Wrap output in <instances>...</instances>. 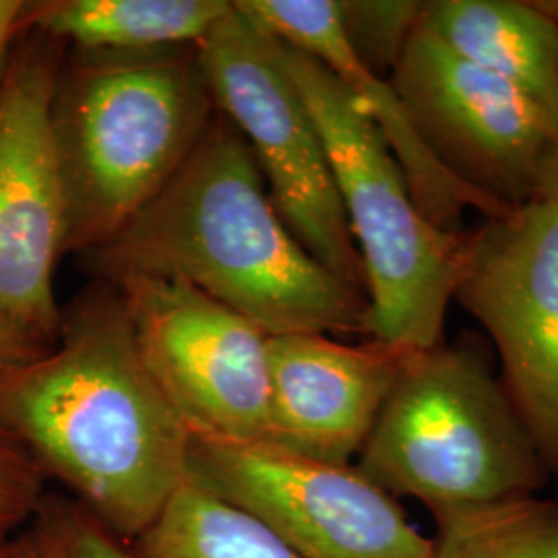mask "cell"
Here are the masks:
<instances>
[{"label":"cell","instance_id":"4fadbf2b","mask_svg":"<svg viewBox=\"0 0 558 558\" xmlns=\"http://www.w3.org/2000/svg\"><path fill=\"white\" fill-rule=\"evenodd\" d=\"M236 7L279 40L319 60L350 89L391 147L426 220L445 232H463L465 209H476L484 218L509 211L463 186L433 158L389 80L366 69L352 50L338 0H239Z\"/></svg>","mask_w":558,"mask_h":558},{"label":"cell","instance_id":"ac0fdd59","mask_svg":"<svg viewBox=\"0 0 558 558\" xmlns=\"http://www.w3.org/2000/svg\"><path fill=\"white\" fill-rule=\"evenodd\" d=\"M338 4L343 34L356 57L375 75L389 80L418 27L426 2L338 0Z\"/></svg>","mask_w":558,"mask_h":558},{"label":"cell","instance_id":"9a60e30c","mask_svg":"<svg viewBox=\"0 0 558 558\" xmlns=\"http://www.w3.org/2000/svg\"><path fill=\"white\" fill-rule=\"evenodd\" d=\"M228 0H41L25 2L34 29L81 52H149L195 46L230 11Z\"/></svg>","mask_w":558,"mask_h":558},{"label":"cell","instance_id":"603a6c76","mask_svg":"<svg viewBox=\"0 0 558 558\" xmlns=\"http://www.w3.org/2000/svg\"><path fill=\"white\" fill-rule=\"evenodd\" d=\"M23 13V0H0V77L15 44L25 34Z\"/></svg>","mask_w":558,"mask_h":558},{"label":"cell","instance_id":"2e32d148","mask_svg":"<svg viewBox=\"0 0 558 558\" xmlns=\"http://www.w3.org/2000/svg\"><path fill=\"white\" fill-rule=\"evenodd\" d=\"M129 546L135 558H299L263 521L193 478Z\"/></svg>","mask_w":558,"mask_h":558},{"label":"cell","instance_id":"8fae6325","mask_svg":"<svg viewBox=\"0 0 558 558\" xmlns=\"http://www.w3.org/2000/svg\"><path fill=\"white\" fill-rule=\"evenodd\" d=\"M141 354L191 435L265 440L267 333L180 279L114 281Z\"/></svg>","mask_w":558,"mask_h":558},{"label":"cell","instance_id":"ba28073f","mask_svg":"<svg viewBox=\"0 0 558 558\" xmlns=\"http://www.w3.org/2000/svg\"><path fill=\"white\" fill-rule=\"evenodd\" d=\"M62 41L27 29L0 77V325L57 345L66 207L52 137Z\"/></svg>","mask_w":558,"mask_h":558},{"label":"cell","instance_id":"44dd1931","mask_svg":"<svg viewBox=\"0 0 558 558\" xmlns=\"http://www.w3.org/2000/svg\"><path fill=\"white\" fill-rule=\"evenodd\" d=\"M0 558H60L57 542L46 523L32 519L25 527L0 534Z\"/></svg>","mask_w":558,"mask_h":558},{"label":"cell","instance_id":"3957f363","mask_svg":"<svg viewBox=\"0 0 558 558\" xmlns=\"http://www.w3.org/2000/svg\"><path fill=\"white\" fill-rule=\"evenodd\" d=\"M216 110L195 46L80 50L62 59L52 137L66 207L64 255L100 246L156 199Z\"/></svg>","mask_w":558,"mask_h":558},{"label":"cell","instance_id":"7c38bea8","mask_svg":"<svg viewBox=\"0 0 558 558\" xmlns=\"http://www.w3.org/2000/svg\"><path fill=\"white\" fill-rule=\"evenodd\" d=\"M408 354L375 339L350 345L327 333L269 336V428L263 442L350 465L371 437Z\"/></svg>","mask_w":558,"mask_h":558},{"label":"cell","instance_id":"52a82bcc","mask_svg":"<svg viewBox=\"0 0 558 558\" xmlns=\"http://www.w3.org/2000/svg\"><path fill=\"white\" fill-rule=\"evenodd\" d=\"M453 300L500 359V383L558 480V203L534 199L465 230Z\"/></svg>","mask_w":558,"mask_h":558},{"label":"cell","instance_id":"9c48e42d","mask_svg":"<svg viewBox=\"0 0 558 558\" xmlns=\"http://www.w3.org/2000/svg\"><path fill=\"white\" fill-rule=\"evenodd\" d=\"M191 478L263 521L299 558H433V539L352 465L191 435Z\"/></svg>","mask_w":558,"mask_h":558},{"label":"cell","instance_id":"6da1fadb","mask_svg":"<svg viewBox=\"0 0 558 558\" xmlns=\"http://www.w3.org/2000/svg\"><path fill=\"white\" fill-rule=\"evenodd\" d=\"M0 422L124 542L191 478V430L143 359L117 288L62 313L48 354L0 371Z\"/></svg>","mask_w":558,"mask_h":558},{"label":"cell","instance_id":"30bf717a","mask_svg":"<svg viewBox=\"0 0 558 558\" xmlns=\"http://www.w3.org/2000/svg\"><path fill=\"white\" fill-rule=\"evenodd\" d=\"M389 83L453 179L502 209L536 199L555 129L538 101L461 59L420 23Z\"/></svg>","mask_w":558,"mask_h":558},{"label":"cell","instance_id":"7a4b0ae2","mask_svg":"<svg viewBox=\"0 0 558 558\" xmlns=\"http://www.w3.org/2000/svg\"><path fill=\"white\" fill-rule=\"evenodd\" d=\"M85 259L112 283L131 276L191 283L267 336H366L368 296L290 232L251 147L221 114L158 197Z\"/></svg>","mask_w":558,"mask_h":558},{"label":"cell","instance_id":"5b68a950","mask_svg":"<svg viewBox=\"0 0 558 558\" xmlns=\"http://www.w3.org/2000/svg\"><path fill=\"white\" fill-rule=\"evenodd\" d=\"M278 52L319 129L364 265L366 336L410 352L435 348L465 230L445 232L422 216L377 124L325 64L279 38Z\"/></svg>","mask_w":558,"mask_h":558},{"label":"cell","instance_id":"e0dca14e","mask_svg":"<svg viewBox=\"0 0 558 558\" xmlns=\"http://www.w3.org/2000/svg\"><path fill=\"white\" fill-rule=\"evenodd\" d=\"M433 515V558H558V500L525 497Z\"/></svg>","mask_w":558,"mask_h":558},{"label":"cell","instance_id":"d6986e66","mask_svg":"<svg viewBox=\"0 0 558 558\" xmlns=\"http://www.w3.org/2000/svg\"><path fill=\"white\" fill-rule=\"evenodd\" d=\"M46 480L36 459L0 422V534L21 530L36 518L48 495Z\"/></svg>","mask_w":558,"mask_h":558},{"label":"cell","instance_id":"5bb4252c","mask_svg":"<svg viewBox=\"0 0 558 558\" xmlns=\"http://www.w3.org/2000/svg\"><path fill=\"white\" fill-rule=\"evenodd\" d=\"M420 25L461 59L509 81L557 119L558 21L538 2L433 0Z\"/></svg>","mask_w":558,"mask_h":558},{"label":"cell","instance_id":"277c9868","mask_svg":"<svg viewBox=\"0 0 558 558\" xmlns=\"http://www.w3.org/2000/svg\"><path fill=\"white\" fill-rule=\"evenodd\" d=\"M356 468L433 513L536 497L550 478L478 339L408 354Z\"/></svg>","mask_w":558,"mask_h":558},{"label":"cell","instance_id":"cb8c5ba5","mask_svg":"<svg viewBox=\"0 0 558 558\" xmlns=\"http://www.w3.org/2000/svg\"><path fill=\"white\" fill-rule=\"evenodd\" d=\"M539 9L548 13L553 20L558 21V2H538ZM536 199L555 201L558 203V112L555 119V129H553V140L546 154V160L542 166L539 174L538 195Z\"/></svg>","mask_w":558,"mask_h":558},{"label":"cell","instance_id":"ffe728a7","mask_svg":"<svg viewBox=\"0 0 558 558\" xmlns=\"http://www.w3.org/2000/svg\"><path fill=\"white\" fill-rule=\"evenodd\" d=\"M38 518L57 542L60 558H135L129 542L114 536L77 500L46 495Z\"/></svg>","mask_w":558,"mask_h":558},{"label":"cell","instance_id":"7402d4cb","mask_svg":"<svg viewBox=\"0 0 558 558\" xmlns=\"http://www.w3.org/2000/svg\"><path fill=\"white\" fill-rule=\"evenodd\" d=\"M54 345L34 338L15 327L0 325V371H9L21 364L34 362L48 354Z\"/></svg>","mask_w":558,"mask_h":558},{"label":"cell","instance_id":"8992f818","mask_svg":"<svg viewBox=\"0 0 558 558\" xmlns=\"http://www.w3.org/2000/svg\"><path fill=\"white\" fill-rule=\"evenodd\" d=\"M195 50L216 108L251 147L283 223L313 259L366 294L327 149L279 60L278 38L234 2Z\"/></svg>","mask_w":558,"mask_h":558}]
</instances>
